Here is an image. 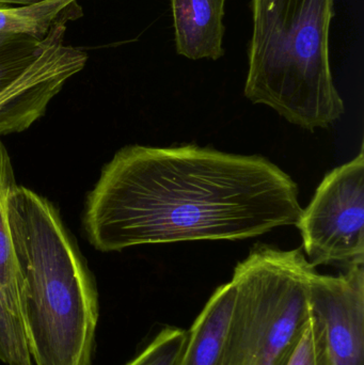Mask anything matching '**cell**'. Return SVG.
Here are the masks:
<instances>
[{"label":"cell","instance_id":"6da1fadb","mask_svg":"<svg viewBox=\"0 0 364 365\" xmlns=\"http://www.w3.org/2000/svg\"><path fill=\"white\" fill-rule=\"evenodd\" d=\"M288 173L258 155L196 145L122 148L85 201L83 229L102 252L141 245L239 240L297 225Z\"/></svg>","mask_w":364,"mask_h":365},{"label":"cell","instance_id":"52a82bcc","mask_svg":"<svg viewBox=\"0 0 364 365\" xmlns=\"http://www.w3.org/2000/svg\"><path fill=\"white\" fill-rule=\"evenodd\" d=\"M310 307L324 327L333 365H364V268L339 276L316 272L310 279Z\"/></svg>","mask_w":364,"mask_h":365},{"label":"cell","instance_id":"277c9868","mask_svg":"<svg viewBox=\"0 0 364 365\" xmlns=\"http://www.w3.org/2000/svg\"><path fill=\"white\" fill-rule=\"evenodd\" d=\"M314 272L299 249H252L231 280L234 304L220 365H288L311 313Z\"/></svg>","mask_w":364,"mask_h":365},{"label":"cell","instance_id":"8992f818","mask_svg":"<svg viewBox=\"0 0 364 365\" xmlns=\"http://www.w3.org/2000/svg\"><path fill=\"white\" fill-rule=\"evenodd\" d=\"M83 16L73 4L43 40L27 34H0V100L41 91L61 92L66 81L85 68V51L64 44L66 24Z\"/></svg>","mask_w":364,"mask_h":365},{"label":"cell","instance_id":"8fae6325","mask_svg":"<svg viewBox=\"0 0 364 365\" xmlns=\"http://www.w3.org/2000/svg\"><path fill=\"white\" fill-rule=\"evenodd\" d=\"M288 365H333L324 327L312 310Z\"/></svg>","mask_w":364,"mask_h":365},{"label":"cell","instance_id":"30bf717a","mask_svg":"<svg viewBox=\"0 0 364 365\" xmlns=\"http://www.w3.org/2000/svg\"><path fill=\"white\" fill-rule=\"evenodd\" d=\"M78 0H41L27 6L0 4V34H27L43 40Z\"/></svg>","mask_w":364,"mask_h":365},{"label":"cell","instance_id":"3957f363","mask_svg":"<svg viewBox=\"0 0 364 365\" xmlns=\"http://www.w3.org/2000/svg\"><path fill=\"white\" fill-rule=\"evenodd\" d=\"M335 0H252L245 96L306 130L345 113L331 74L329 29Z\"/></svg>","mask_w":364,"mask_h":365},{"label":"cell","instance_id":"4fadbf2b","mask_svg":"<svg viewBox=\"0 0 364 365\" xmlns=\"http://www.w3.org/2000/svg\"><path fill=\"white\" fill-rule=\"evenodd\" d=\"M38 1H41V0H0V4H6V6H27V4Z\"/></svg>","mask_w":364,"mask_h":365},{"label":"cell","instance_id":"ba28073f","mask_svg":"<svg viewBox=\"0 0 364 365\" xmlns=\"http://www.w3.org/2000/svg\"><path fill=\"white\" fill-rule=\"evenodd\" d=\"M226 0H171L175 46L192 60H217L224 56Z\"/></svg>","mask_w":364,"mask_h":365},{"label":"cell","instance_id":"9c48e42d","mask_svg":"<svg viewBox=\"0 0 364 365\" xmlns=\"http://www.w3.org/2000/svg\"><path fill=\"white\" fill-rule=\"evenodd\" d=\"M232 282L218 287L187 330L183 351L175 365H220L232 314Z\"/></svg>","mask_w":364,"mask_h":365},{"label":"cell","instance_id":"5b68a950","mask_svg":"<svg viewBox=\"0 0 364 365\" xmlns=\"http://www.w3.org/2000/svg\"><path fill=\"white\" fill-rule=\"evenodd\" d=\"M313 267L364 265V153L333 169L296 225Z\"/></svg>","mask_w":364,"mask_h":365},{"label":"cell","instance_id":"7c38bea8","mask_svg":"<svg viewBox=\"0 0 364 365\" xmlns=\"http://www.w3.org/2000/svg\"><path fill=\"white\" fill-rule=\"evenodd\" d=\"M187 331L181 328H165L125 365H175L183 351Z\"/></svg>","mask_w":364,"mask_h":365},{"label":"cell","instance_id":"7a4b0ae2","mask_svg":"<svg viewBox=\"0 0 364 365\" xmlns=\"http://www.w3.org/2000/svg\"><path fill=\"white\" fill-rule=\"evenodd\" d=\"M19 306L36 365H90L98 319L93 274L51 201L15 185L6 199Z\"/></svg>","mask_w":364,"mask_h":365}]
</instances>
